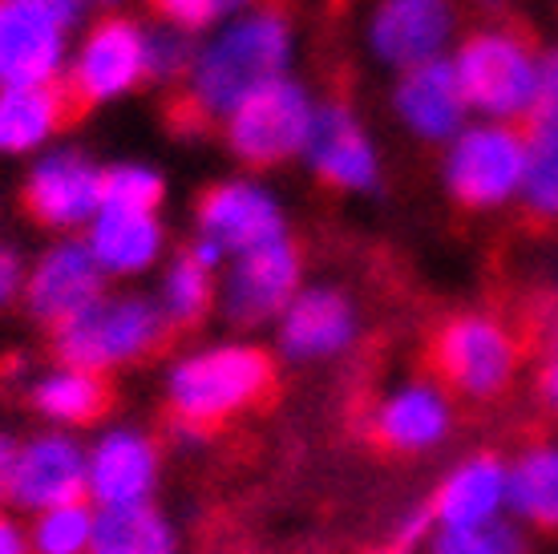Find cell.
<instances>
[{
	"label": "cell",
	"instance_id": "6da1fadb",
	"mask_svg": "<svg viewBox=\"0 0 558 554\" xmlns=\"http://www.w3.org/2000/svg\"><path fill=\"white\" fill-rule=\"evenodd\" d=\"M288 57V16L279 4H264L243 16L195 61L191 77L167 97L162 122L179 138H207L223 118L239 110L255 89L276 82Z\"/></svg>",
	"mask_w": 558,
	"mask_h": 554
},
{
	"label": "cell",
	"instance_id": "7a4b0ae2",
	"mask_svg": "<svg viewBox=\"0 0 558 554\" xmlns=\"http://www.w3.org/2000/svg\"><path fill=\"white\" fill-rule=\"evenodd\" d=\"M279 401V364L264 348H215L170 376L162 409L170 430L186 437H219L239 417L267 413Z\"/></svg>",
	"mask_w": 558,
	"mask_h": 554
},
{
	"label": "cell",
	"instance_id": "3957f363",
	"mask_svg": "<svg viewBox=\"0 0 558 554\" xmlns=\"http://www.w3.org/2000/svg\"><path fill=\"white\" fill-rule=\"evenodd\" d=\"M179 333L167 312L146 300H98L73 320L49 328V357L73 373H110L113 364H142L170 352Z\"/></svg>",
	"mask_w": 558,
	"mask_h": 554
},
{
	"label": "cell",
	"instance_id": "277c9868",
	"mask_svg": "<svg viewBox=\"0 0 558 554\" xmlns=\"http://www.w3.org/2000/svg\"><path fill=\"white\" fill-rule=\"evenodd\" d=\"M522 336L482 312H453L425 336L421 364L437 385L465 401L502 397L522 364Z\"/></svg>",
	"mask_w": 558,
	"mask_h": 554
},
{
	"label": "cell",
	"instance_id": "5b68a950",
	"mask_svg": "<svg viewBox=\"0 0 558 554\" xmlns=\"http://www.w3.org/2000/svg\"><path fill=\"white\" fill-rule=\"evenodd\" d=\"M465 101L498 118H526L538 94V57L534 33L514 16H498L474 28L453 65Z\"/></svg>",
	"mask_w": 558,
	"mask_h": 554
},
{
	"label": "cell",
	"instance_id": "8992f818",
	"mask_svg": "<svg viewBox=\"0 0 558 554\" xmlns=\"http://www.w3.org/2000/svg\"><path fill=\"white\" fill-rule=\"evenodd\" d=\"M307 134H312V106L304 89L279 77L255 89L247 101H239V110L227 118V142L239 154V162L252 170L288 162L307 146Z\"/></svg>",
	"mask_w": 558,
	"mask_h": 554
},
{
	"label": "cell",
	"instance_id": "52a82bcc",
	"mask_svg": "<svg viewBox=\"0 0 558 554\" xmlns=\"http://www.w3.org/2000/svg\"><path fill=\"white\" fill-rule=\"evenodd\" d=\"M526 174V130L482 125L470 130L449 154V191L461 207H494L522 186Z\"/></svg>",
	"mask_w": 558,
	"mask_h": 554
},
{
	"label": "cell",
	"instance_id": "ba28073f",
	"mask_svg": "<svg viewBox=\"0 0 558 554\" xmlns=\"http://www.w3.org/2000/svg\"><path fill=\"white\" fill-rule=\"evenodd\" d=\"M9 498L25 510H57L73 502H89V470L82 449L61 437H41L16 449L13 473H9Z\"/></svg>",
	"mask_w": 558,
	"mask_h": 554
},
{
	"label": "cell",
	"instance_id": "9c48e42d",
	"mask_svg": "<svg viewBox=\"0 0 558 554\" xmlns=\"http://www.w3.org/2000/svg\"><path fill=\"white\" fill-rule=\"evenodd\" d=\"M142 77H146V37L138 33V25L126 16H101L70 77L77 97L94 110L106 97L126 94Z\"/></svg>",
	"mask_w": 558,
	"mask_h": 554
},
{
	"label": "cell",
	"instance_id": "30bf717a",
	"mask_svg": "<svg viewBox=\"0 0 558 554\" xmlns=\"http://www.w3.org/2000/svg\"><path fill=\"white\" fill-rule=\"evenodd\" d=\"M300 272H304V255L288 236L271 239L255 251H243L235 276H231V288H227L231 320L252 328V324H264L267 316H276L279 308H288V300L295 296Z\"/></svg>",
	"mask_w": 558,
	"mask_h": 554
},
{
	"label": "cell",
	"instance_id": "8fae6325",
	"mask_svg": "<svg viewBox=\"0 0 558 554\" xmlns=\"http://www.w3.org/2000/svg\"><path fill=\"white\" fill-rule=\"evenodd\" d=\"M101 300V264L82 243H61L45 255L25 288L28 312L45 328H57Z\"/></svg>",
	"mask_w": 558,
	"mask_h": 554
},
{
	"label": "cell",
	"instance_id": "7c38bea8",
	"mask_svg": "<svg viewBox=\"0 0 558 554\" xmlns=\"http://www.w3.org/2000/svg\"><path fill=\"white\" fill-rule=\"evenodd\" d=\"M198 227L219 251H255L283 236L276 203L247 182H215L195 203Z\"/></svg>",
	"mask_w": 558,
	"mask_h": 554
},
{
	"label": "cell",
	"instance_id": "4fadbf2b",
	"mask_svg": "<svg viewBox=\"0 0 558 554\" xmlns=\"http://www.w3.org/2000/svg\"><path fill=\"white\" fill-rule=\"evenodd\" d=\"M21 207L33 222L53 227V231L77 227L94 215V207H101V174L82 154H53L28 174Z\"/></svg>",
	"mask_w": 558,
	"mask_h": 554
},
{
	"label": "cell",
	"instance_id": "5bb4252c",
	"mask_svg": "<svg viewBox=\"0 0 558 554\" xmlns=\"http://www.w3.org/2000/svg\"><path fill=\"white\" fill-rule=\"evenodd\" d=\"M89 113L70 77H49L41 85H9L0 94V150H28L41 138L70 130Z\"/></svg>",
	"mask_w": 558,
	"mask_h": 554
},
{
	"label": "cell",
	"instance_id": "9a60e30c",
	"mask_svg": "<svg viewBox=\"0 0 558 554\" xmlns=\"http://www.w3.org/2000/svg\"><path fill=\"white\" fill-rule=\"evenodd\" d=\"M307 154H312L316 179L328 191H364L377 179V158H373L361 125L344 101H328V106H320V113H312Z\"/></svg>",
	"mask_w": 558,
	"mask_h": 554
},
{
	"label": "cell",
	"instance_id": "2e32d148",
	"mask_svg": "<svg viewBox=\"0 0 558 554\" xmlns=\"http://www.w3.org/2000/svg\"><path fill=\"white\" fill-rule=\"evenodd\" d=\"M446 430L449 413L441 397H433L429 388H405L368 413L361 437L377 458H413V454L441 442Z\"/></svg>",
	"mask_w": 558,
	"mask_h": 554
},
{
	"label": "cell",
	"instance_id": "e0dca14e",
	"mask_svg": "<svg viewBox=\"0 0 558 554\" xmlns=\"http://www.w3.org/2000/svg\"><path fill=\"white\" fill-rule=\"evenodd\" d=\"M61 28L21 0H0V82L41 85L57 77Z\"/></svg>",
	"mask_w": 558,
	"mask_h": 554
},
{
	"label": "cell",
	"instance_id": "ac0fdd59",
	"mask_svg": "<svg viewBox=\"0 0 558 554\" xmlns=\"http://www.w3.org/2000/svg\"><path fill=\"white\" fill-rule=\"evenodd\" d=\"M449 33L446 0H385L373 25L377 53L392 65H425L441 49Z\"/></svg>",
	"mask_w": 558,
	"mask_h": 554
},
{
	"label": "cell",
	"instance_id": "d6986e66",
	"mask_svg": "<svg viewBox=\"0 0 558 554\" xmlns=\"http://www.w3.org/2000/svg\"><path fill=\"white\" fill-rule=\"evenodd\" d=\"M506 485H510V473H506L502 458L486 449V454L461 461L458 470L437 485L425 514L437 518L441 527H477V522H489L494 510L502 506Z\"/></svg>",
	"mask_w": 558,
	"mask_h": 554
},
{
	"label": "cell",
	"instance_id": "ffe728a7",
	"mask_svg": "<svg viewBox=\"0 0 558 554\" xmlns=\"http://www.w3.org/2000/svg\"><path fill=\"white\" fill-rule=\"evenodd\" d=\"M397 106L417 134L449 138L461 125L465 94H461L458 73L449 70L446 61H425V65H413L405 73V82L397 89Z\"/></svg>",
	"mask_w": 558,
	"mask_h": 554
},
{
	"label": "cell",
	"instance_id": "44dd1931",
	"mask_svg": "<svg viewBox=\"0 0 558 554\" xmlns=\"http://www.w3.org/2000/svg\"><path fill=\"white\" fill-rule=\"evenodd\" d=\"M158 470V454L146 437L134 433H113L98 445L94 466H89V494L110 510V506H134L146 498Z\"/></svg>",
	"mask_w": 558,
	"mask_h": 554
},
{
	"label": "cell",
	"instance_id": "7402d4cb",
	"mask_svg": "<svg viewBox=\"0 0 558 554\" xmlns=\"http://www.w3.org/2000/svg\"><path fill=\"white\" fill-rule=\"evenodd\" d=\"M352 336V308L340 291H304L283 320V348L292 357H324L344 348Z\"/></svg>",
	"mask_w": 558,
	"mask_h": 554
},
{
	"label": "cell",
	"instance_id": "603a6c76",
	"mask_svg": "<svg viewBox=\"0 0 558 554\" xmlns=\"http://www.w3.org/2000/svg\"><path fill=\"white\" fill-rule=\"evenodd\" d=\"M219 260L215 243H195L174 260L167 276V320L174 333H195L215 304V279L210 267Z\"/></svg>",
	"mask_w": 558,
	"mask_h": 554
},
{
	"label": "cell",
	"instance_id": "cb8c5ba5",
	"mask_svg": "<svg viewBox=\"0 0 558 554\" xmlns=\"http://www.w3.org/2000/svg\"><path fill=\"white\" fill-rule=\"evenodd\" d=\"M89 554H174V539L162 514L146 502H134V506H110L98 514Z\"/></svg>",
	"mask_w": 558,
	"mask_h": 554
},
{
	"label": "cell",
	"instance_id": "d4e9b609",
	"mask_svg": "<svg viewBox=\"0 0 558 554\" xmlns=\"http://www.w3.org/2000/svg\"><path fill=\"white\" fill-rule=\"evenodd\" d=\"M33 405L41 409L45 417H57V421H70V425H94V421H106L118 405V388H113L110 373H61L53 381H45L37 393H33Z\"/></svg>",
	"mask_w": 558,
	"mask_h": 554
},
{
	"label": "cell",
	"instance_id": "484cf974",
	"mask_svg": "<svg viewBox=\"0 0 558 554\" xmlns=\"http://www.w3.org/2000/svg\"><path fill=\"white\" fill-rule=\"evenodd\" d=\"M158 222L150 215H130V210H101L94 222L89 251L101 267L110 272H138L158 255Z\"/></svg>",
	"mask_w": 558,
	"mask_h": 554
},
{
	"label": "cell",
	"instance_id": "4316f807",
	"mask_svg": "<svg viewBox=\"0 0 558 554\" xmlns=\"http://www.w3.org/2000/svg\"><path fill=\"white\" fill-rule=\"evenodd\" d=\"M506 498L514 502V510L531 518L534 527L558 530V449L550 445L526 449L510 473Z\"/></svg>",
	"mask_w": 558,
	"mask_h": 554
},
{
	"label": "cell",
	"instance_id": "83f0119b",
	"mask_svg": "<svg viewBox=\"0 0 558 554\" xmlns=\"http://www.w3.org/2000/svg\"><path fill=\"white\" fill-rule=\"evenodd\" d=\"M522 215L534 231L558 227V130H526Z\"/></svg>",
	"mask_w": 558,
	"mask_h": 554
},
{
	"label": "cell",
	"instance_id": "f1b7e54d",
	"mask_svg": "<svg viewBox=\"0 0 558 554\" xmlns=\"http://www.w3.org/2000/svg\"><path fill=\"white\" fill-rule=\"evenodd\" d=\"M94 522L98 518L89 514V502L45 510L37 534H33V546H37V554H85L89 539H94Z\"/></svg>",
	"mask_w": 558,
	"mask_h": 554
},
{
	"label": "cell",
	"instance_id": "f546056e",
	"mask_svg": "<svg viewBox=\"0 0 558 554\" xmlns=\"http://www.w3.org/2000/svg\"><path fill=\"white\" fill-rule=\"evenodd\" d=\"M162 203V179L142 167H113L101 174V210L150 215Z\"/></svg>",
	"mask_w": 558,
	"mask_h": 554
},
{
	"label": "cell",
	"instance_id": "4dcf8cb0",
	"mask_svg": "<svg viewBox=\"0 0 558 554\" xmlns=\"http://www.w3.org/2000/svg\"><path fill=\"white\" fill-rule=\"evenodd\" d=\"M437 554H526V546L514 527L489 518L477 527H446L437 539Z\"/></svg>",
	"mask_w": 558,
	"mask_h": 554
},
{
	"label": "cell",
	"instance_id": "1f68e13d",
	"mask_svg": "<svg viewBox=\"0 0 558 554\" xmlns=\"http://www.w3.org/2000/svg\"><path fill=\"white\" fill-rule=\"evenodd\" d=\"M239 4H243V0H150L154 16H162V21L186 28V33L210 25V21H219V16L239 9Z\"/></svg>",
	"mask_w": 558,
	"mask_h": 554
},
{
	"label": "cell",
	"instance_id": "d6a6232c",
	"mask_svg": "<svg viewBox=\"0 0 558 554\" xmlns=\"http://www.w3.org/2000/svg\"><path fill=\"white\" fill-rule=\"evenodd\" d=\"M518 125H526V130H558V53H550L538 65V94H534V106Z\"/></svg>",
	"mask_w": 558,
	"mask_h": 554
},
{
	"label": "cell",
	"instance_id": "836d02e7",
	"mask_svg": "<svg viewBox=\"0 0 558 554\" xmlns=\"http://www.w3.org/2000/svg\"><path fill=\"white\" fill-rule=\"evenodd\" d=\"M195 61H198L195 49L182 41V37L146 41V73H154V77H191Z\"/></svg>",
	"mask_w": 558,
	"mask_h": 554
},
{
	"label": "cell",
	"instance_id": "e575fe53",
	"mask_svg": "<svg viewBox=\"0 0 558 554\" xmlns=\"http://www.w3.org/2000/svg\"><path fill=\"white\" fill-rule=\"evenodd\" d=\"M534 393H538V405L546 413L558 417V340L546 348L543 364H538V376H534Z\"/></svg>",
	"mask_w": 558,
	"mask_h": 554
},
{
	"label": "cell",
	"instance_id": "d590c367",
	"mask_svg": "<svg viewBox=\"0 0 558 554\" xmlns=\"http://www.w3.org/2000/svg\"><path fill=\"white\" fill-rule=\"evenodd\" d=\"M21 4H28V9H37V13H45L57 28H61V25H65V21L73 16V4H77V0H21Z\"/></svg>",
	"mask_w": 558,
	"mask_h": 554
},
{
	"label": "cell",
	"instance_id": "8d00e7d4",
	"mask_svg": "<svg viewBox=\"0 0 558 554\" xmlns=\"http://www.w3.org/2000/svg\"><path fill=\"white\" fill-rule=\"evenodd\" d=\"M16 279H21V264H16L13 251H0V304L13 296Z\"/></svg>",
	"mask_w": 558,
	"mask_h": 554
},
{
	"label": "cell",
	"instance_id": "74e56055",
	"mask_svg": "<svg viewBox=\"0 0 558 554\" xmlns=\"http://www.w3.org/2000/svg\"><path fill=\"white\" fill-rule=\"evenodd\" d=\"M0 554H28L25 539H21V530L0 514Z\"/></svg>",
	"mask_w": 558,
	"mask_h": 554
},
{
	"label": "cell",
	"instance_id": "f35d334b",
	"mask_svg": "<svg viewBox=\"0 0 558 554\" xmlns=\"http://www.w3.org/2000/svg\"><path fill=\"white\" fill-rule=\"evenodd\" d=\"M16 461V445L0 437V498H9V473H13Z\"/></svg>",
	"mask_w": 558,
	"mask_h": 554
},
{
	"label": "cell",
	"instance_id": "ab89813d",
	"mask_svg": "<svg viewBox=\"0 0 558 554\" xmlns=\"http://www.w3.org/2000/svg\"><path fill=\"white\" fill-rule=\"evenodd\" d=\"M364 554H405V551H364Z\"/></svg>",
	"mask_w": 558,
	"mask_h": 554
}]
</instances>
